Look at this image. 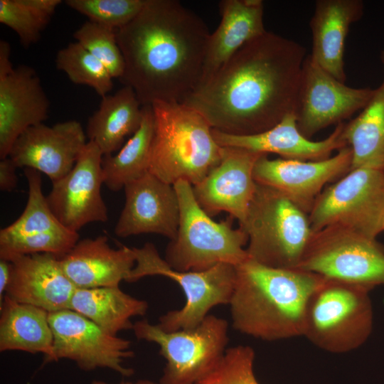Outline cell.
<instances>
[{
	"label": "cell",
	"instance_id": "6da1fadb",
	"mask_svg": "<svg viewBox=\"0 0 384 384\" xmlns=\"http://www.w3.org/2000/svg\"><path fill=\"white\" fill-rule=\"evenodd\" d=\"M306 49L266 31L242 46L182 103L213 129L252 135L294 113Z\"/></svg>",
	"mask_w": 384,
	"mask_h": 384
},
{
	"label": "cell",
	"instance_id": "7a4b0ae2",
	"mask_svg": "<svg viewBox=\"0 0 384 384\" xmlns=\"http://www.w3.org/2000/svg\"><path fill=\"white\" fill-rule=\"evenodd\" d=\"M210 33L203 20L176 0H146L117 30L124 60L119 79L142 105L182 103L200 85Z\"/></svg>",
	"mask_w": 384,
	"mask_h": 384
},
{
	"label": "cell",
	"instance_id": "3957f363",
	"mask_svg": "<svg viewBox=\"0 0 384 384\" xmlns=\"http://www.w3.org/2000/svg\"><path fill=\"white\" fill-rule=\"evenodd\" d=\"M230 305L234 329L265 341L303 335L311 294L324 277L301 269L263 265L248 258L235 266Z\"/></svg>",
	"mask_w": 384,
	"mask_h": 384
},
{
	"label": "cell",
	"instance_id": "277c9868",
	"mask_svg": "<svg viewBox=\"0 0 384 384\" xmlns=\"http://www.w3.org/2000/svg\"><path fill=\"white\" fill-rule=\"evenodd\" d=\"M151 107L154 132L149 172L171 185L180 180L198 183L221 159L222 147L212 127L183 103L155 102Z\"/></svg>",
	"mask_w": 384,
	"mask_h": 384
},
{
	"label": "cell",
	"instance_id": "5b68a950",
	"mask_svg": "<svg viewBox=\"0 0 384 384\" xmlns=\"http://www.w3.org/2000/svg\"><path fill=\"white\" fill-rule=\"evenodd\" d=\"M179 203L176 236L166 249L165 260L178 271H202L220 263L237 266L249 258L248 237L233 228V218L214 221L196 200L193 186L185 180L174 184Z\"/></svg>",
	"mask_w": 384,
	"mask_h": 384
},
{
	"label": "cell",
	"instance_id": "8992f818",
	"mask_svg": "<svg viewBox=\"0 0 384 384\" xmlns=\"http://www.w3.org/2000/svg\"><path fill=\"white\" fill-rule=\"evenodd\" d=\"M239 227L248 237L249 258L281 269L297 268L313 233L308 213L278 191L258 183Z\"/></svg>",
	"mask_w": 384,
	"mask_h": 384
},
{
	"label": "cell",
	"instance_id": "52a82bcc",
	"mask_svg": "<svg viewBox=\"0 0 384 384\" xmlns=\"http://www.w3.org/2000/svg\"><path fill=\"white\" fill-rule=\"evenodd\" d=\"M369 292L359 286L324 279L307 302L302 336L330 353L358 348L372 331Z\"/></svg>",
	"mask_w": 384,
	"mask_h": 384
},
{
	"label": "cell",
	"instance_id": "ba28073f",
	"mask_svg": "<svg viewBox=\"0 0 384 384\" xmlns=\"http://www.w3.org/2000/svg\"><path fill=\"white\" fill-rule=\"evenodd\" d=\"M133 249L136 265L128 282L146 276L161 275L175 281L184 292L185 305L159 318L158 326L162 330L169 332L193 328L213 307L230 303L235 282V265L220 263L202 271H178L161 257L151 242Z\"/></svg>",
	"mask_w": 384,
	"mask_h": 384
},
{
	"label": "cell",
	"instance_id": "9c48e42d",
	"mask_svg": "<svg viewBox=\"0 0 384 384\" xmlns=\"http://www.w3.org/2000/svg\"><path fill=\"white\" fill-rule=\"evenodd\" d=\"M138 339L154 342L166 361L160 384H196L223 358L228 342V324L207 315L196 326L165 331L146 319L134 324Z\"/></svg>",
	"mask_w": 384,
	"mask_h": 384
},
{
	"label": "cell",
	"instance_id": "30bf717a",
	"mask_svg": "<svg viewBox=\"0 0 384 384\" xmlns=\"http://www.w3.org/2000/svg\"><path fill=\"white\" fill-rule=\"evenodd\" d=\"M297 268L370 291L384 284V247L352 230L326 227L313 232Z\"/></svg>",
	"mask_w": 384,
	"mask_h": 384
},
{
	"label": "cell",
	"instance_id": "8fae6325",
	"mask_svg": "<svg viewBox=\"0 0 384 384\" xmlns=\"http://www.w3.org/2000/svg\"><path fill=\"white\" fill-rule=\"evenodd\" d=\"M309 218L313 232L336 226L375 239L384 218V170H350L324 188Z\"/></svg>",
	"mask_w": 384,
	"mask_h": 384
},
{
	"label": "cell",
	"instance_id": "7c38bea8",
	"mask_svg": "<svg viewBox=\"0 0 384 384\" xmlns=\"http://www.w3.org/2000/svg\"><path fill=\"white\" fill-rule=\"evenodd\" d=\"M49 322L53 334L51 362L69 359L85 371L105 368L125 377L134 373L124 366V360L134 356L129 340L110 334L72 309L50 313Z\"/></svg>",
	"mask_w": 384,
	"mask_h": 384
},
{
	"label": "cell",
	"instance_id": "4fadbf2b",
	"mask_svg": "<svg viewBox=\"0 0 384 384\" xmlns=\"http://www.w3.org/2000/svg\"><path fill=\"white\" fill-rule=\"evenodd\" d=\"M374 90L346 85L307 55L302 66L294 110L299 131L310 139L329 126L342 123L366 106Z\"/></svg>",
	"mask_w": 384,
	"mask_h": 384
},
{
	"label": "cell",
	"instance_id": "5bb4252c",
	"mask_svg": "<svg viewBox=\"0 0 384 384\" xmlns=\"http://www.w3.org/2000/svg\"><path fill=\"white\" fill-rule=\"evenodd\" d=\"M24 174L28 201L19 218L0 230V259L35 253L62 257L79 241V234L65 228L53 213L43 193L41 173L25 168Z\"/></svg>",
	"mask_w": 384,
	"mask_h": 384
},
{
	"label": "cell",
	"instance_id": "9a60e30c",
	"mask_svg": "<svg viewBox=\"0 0 384 384\" xmlns=\"http://www.w3.org/2000/svg\"><path fill=\"white\" fill-rule=\"evenodd\" d=\"M9 42L0 41V158L9 156L17 138L48 117L49 100L35 70L13 67Z\"/></svg>",
	"mask_w": 384,
	"mask_h": 384
},
{
	"label": "cell",
	"instance_id": "2e32d148",
	"mask_svg": "<svg viewBox=\"0 0 384 384\" xmlns=\"http://www.w3.org/2000/svg\"><path fill=\"white\" fill-rule=\"evenodd\" d=\"M102 158L97 146L88 141L73 169L52 182L51 191L46 196L48 204L60 223L70 231L78 233L88 223L108 220L101 194Z\"/></svg>",
	"mask_w": 384,
	"mask_h": 384
},
{
	"label": "cell",
	"instance_id": "e0dca14e",
	"mask_svg": "<svg viewBox=\"0 0 384 384\" xmlns=\"http://www.w3.org/2000/svg\"><path fill=\"white\" fill-rule=\"evenodd\" d=\"M351 164L348 145L320 161L270 159L264 154L255 164L253 176L257 183L278 191L309 214L325 186L345 176Z\"/></svg>",
	"mask_w": 384,
	"mask_h": 384
},
{
	"label": "cell",
	"instance_id": "ac0fdd59",
	"mask_svg": "<svg viewBox=\"0 0 384 384\" xmlns=\"http://www.w3.org/2000/svg\"><path fill=\"white\" fill-rule=\"evenodd\" d=\"M222 147L221 159L193 191L199 206L210 217L227 212L242 225L257 183L253 169L264 154L237 147Z\"/></svg>",
	"mask_w": 384,
	"mask_h": 384
},
{
	"label": "cell",
	"instance_id": "d6986e66",
	"mask_svg": "<svg viewBox=\"0 0 384 384\" xmlns=\"http://www.w3.org/2000/svg\"><path fill=\"white\" fill-rule=\"evenodd\" d=\"M86 144V134L76 120L50 127L42 123L17 138L9 157L17 168L37 170L54 182L73 169Z\"/></svg>",
	"mask_w": 384,
	"mask_h": 384
},
{
	"label": "cell",
	"instance_id": "ffe728a7",
	"mask_svg": "<svg viewBox=\"0 0 384 384\" xmlns=\"http://www.w3.org/2000/svg\"><path fill=\"white\" fill-rule=\"evenodd\" d=\"M125 203L114 228L120 238L156 233L174 240L179 223V203L174 185L148 172L127 183Z\"/></svg>",
	"mask_w": 384,
	"mask_h": 384
},
{
	"label": "cell",
	"instance_id": "44dd1931",
	"mask_svg": "<svg viewBox=\"0 0 384 384\" xmlns=\"http://www.w3.org/2000/svg\"><path fill=\"white\" fill-rule=\"evenodd\" d=\"M11 276L5 295L49 313L70 309L77 289L62 267L60 257L50 253L11 258Z\"/></svg>",
	"mask_w": 384,
	"mask_h": 384
},
{
	"label": "cell",
	"instance_id": "7402d4cb",
	"mask_svg": "<svg viewBox=\"0 0 384 384\" xmlns=\"http://www.w3.org/2000/svg\"><path fill=\"white\" fill-rule=\"evenodd\" d=\"M343 122L340 123L326 139L312 141L301 133L292 112L272 128L258 134L232 135L213 129L212 133L217 144L223 147H237L266 154L272 153L286 159L320 161L347 146L343 137Z\"/></svg>",
	"mask_w": 384,
	"mask_h": 384
},
{
	"label": "cell",
	"instance_id": "603a6c76",
	"mask_svg": "<svg viewBox=\"0 0 384 384\" xmlns=\"http://www.w3.org/2000/svg\"><path fill=\"white\" fill-rule=\"evenodd\" d=\"M64 272L76 288L119 287L128 281L136 265L133 247L113 249L107 237L79 240L65 255L60 257Z\"/></svg>",
	"mask_w": 384,
	"mask_h": 384
},
{
	"label": "cell",
	"instance_id": "cb8c5ba5",
	"mask_svg": "<svg viewBox=\"0 0 384 384\" xmlns=\"http://www.w3.org/2000/svg\"><path fill=\"white\" fill-rule=\"evenodd\" d=\"M361 0H318L309 27L312 46L309 54L323 69L342 82L346 75L343 55L351 25L363 15Z\"/></svg>",
	"mask_w": 384,
	"mask_h": 384
},
{
	"label": "cell",
	"instance_id": "d4e9b609",
	"mask_svg": "<svg viewBox=\"0 0 384 384\" xmlns=\"http://www.w3.org/2000/svg\"><path fill=\"white\" fill-rule=\"evenodd\" d=\"M218 6L221 20L208 38L199 86L207 82L242 46L266 31L262 1L222 0Z\"/></svg>",
	"mask_w": 384,
	"mask_h": 384
},
{
	"label": "cell",
	"instance_id": "484cf974",
	"mask_svg": "<svg viewBox=\"0 0 384 384\" xmlns=\"http://www.w3.org/2000/svg\"><path fill=\"white\" fill-rule=\"evenodd\" d=\"M0 351H21L44 354V363L51 362L53 334L49 312L9 297L0 305Z\"/></svg>",
	"mask_w": 384,
	"mask_h": 384
},
{
	"label": "cell",
	"instance_id": "4316f807",
	"mask_svg": "<svg viewBox=\"0 0 384 384\" xmlns=\"http://www.w3.org/2000/svg\"><path fill=\"white\" fill-rule=\"evenodd\" d=\"M142 119V105L137 95L130 87L124 86L102 97L99 108L87 120L86 136L103 156L112 155L127 137L138 130Z\"/></svg>",
	"mask_w": 384,
	"mask_h": 384
},
{
	"label": "cell",
	"instance_id": "83f0119b",
	"mask_svg": "<svg viewBox=\"0 0 384 384\" xmlns=\"http://www.w3.org/2000/svg\"><path fill=\"white\" fill-rule=\"evenodd\" d=\"M146 301L124 292L119 287L78 289L75 291L70 309L89 319L112 334L132 329L131 319L144 316L147 311Z\"/></svg>",
	"mask_w": 384,
	"mask_h": 384
},
{
	"label": "cell",
	"instance_id": "f1b7e54d",
	"mask_svg": "<svg viewBox=\"0 0 384 384\" xmlns=\"http://www.w3.org/2000/svg\"><path fill=\"white\" fill-rule=\"evenodd\" d=\"M352 151L351 169L384 170V78L360 114L343 129Z\"/></svg>",
	"mask_w": 384,
	"mask_h": 384
},
{
	"label": "cell",
	"instance_id": "f546056e",
	"mask_svg": "<svg viewBox=\"0 0 384 384\" xmlns=\"http://www.w3.org/2000/svg\"><path fill=\"white\" fill-rule=\"evenodd\" d=\"M143 119L138 130L115 155L104 156L102 161L104 183L112 191L149 172L154 117L151 105H143Z\"/></svg>",
	"mask_w": 384,
	"mask_h": 384
},
{
	"label": "cell",
	"instance_id": "4dcf8cb0",
	"mask_svg": "<svg viewBox=\"0 0 384 384\" xmlns=\"http://www.w3.org/2000/svg\"><path fill=\"white\" fill-rule=\"evenodd\" d=\"M55 64L73 83L92 87L101 97L113 88V78L107 69L78 42L60 49Z\"/></svg>",
	"mask_w": 384,
	"mask_h": 384
},
{
	"label": "cell",
	"instance_id": "1f68e13d",
	"mask_svg": "<svg viewBox=\"0 0 384 384\" xmlns=\"http://www.w3.org/2000/svg\"><path fill=\"white\" fill-rule=\"evenodd\" d=\"M73 37L105 65L112 78L122 76L125 65L116 30L87 21L74 32Z\"/></svg>",
	"mask_w": 384,
	"mask_h": 384
},
{
	"label": "cell",
	"instance_id": "d6a6232c",
	"mask_svg": "<svg viewBox=\"0 0 384 384\" xmlns=\"http://www.w3.org/2000/svg\"><path fill=\"white\" fill-rule=\"evenodd\" d=\"M146 0H66L70 9L90 21L118 30L129 23L142 10Z\"/></svg>",
	"mask_w": 384,
	"mask_h": 384
},
{
	"label": "cell",
	"instance_id": "836d02e7",
	"mask_svg": "<svg viewBox=\"0 0 384 384\" xmlns=\"http://www.w3.org/2000/svg\"><path fill=\"white\" fill-rule=\"evenodd\" d=\"M50 18L26 0H0L1 23L16 32L26 48L38 42Z\"/></svg>",
	"mask_w": 384,
	"mask_h": 384
},
{
	"label": "cell",
	"instance_id": "e575fe53",
	"mask_svg": "<svg viewBox=\"0 0 384 384\" xmlns=\"http://www.w3.org/2000/svg\"><path fill=\"white\" fill-rule=\"evenodd\" d=\"M254 360L250 346L230 348L216 367L196 384H260L254 373Z\"/></svg>",
	"mask_w": 384,
	"mask_h": 384
},
{
	"label": "cell",
	"instance_id": "d590c367",
	"mask_svg": "<svg viewBox=\"0 0 384 384\" xmlns=\"http://www.w3.org/2000/svg\"><path fill=\"white\" fill-rule=\"evenodd\" d=\"M17 167L8 156L0 161V189L1 191H11L17 186L16 174Z\"/></svg>",
	"mask_w": 384,
	"mask_h": 384
},
{
	"label": "cell",
	"instance_id": "8d00e7d4",
	"mask_svg": "<svg viewBox=\"0 0 384 384\" xmlns=\"http://www.w3.org/2000/svg\"><path fill=\"white\" fill-rule=\"evenodd\" d=\"M11 262L0 259V303L1 304L5 297L6 291L9 284L11 276Z\"/></svg>",
	"mask_w": 384,
	"mask_h": 384
},
{
	"label": "cell",
	"instance_id": "74e56055",
	"mask_svg": "<svg viewBox=\"0 0 384 384\" xmlns=\"http://www.w3.org/2000/svg\"><path fill=\"white\" fill-rule=\"evenodd\" d=\"M91 384H112V383H108L107 382L102 381V380H94L92 381ZM119 384H159V383H156L155 382H153L149 380H139L137 381L136 383L127 382V383H121Z\"/></svg>",
	"mask_w": 384,
	"mask_h": 384
},
{
	"label": "cell",
	"instance_id": "f35d334b",
	"mask_svg": "<svg viewBox=\"0 0 384 384\" xmlns=\"http://www.w3.org/2000/svg\"><path fill=\"white\" fill-rule=\"evenodd\" d=\"M380 58L383 65L384 66V49H383L380 52Z\"/></svg>",
	"mask_w": 384,
	"mask_h": 384
},
{
	"label": "cell",
	"instance_id": "ab89813d",
	"mask_svg": "<svg viewBox=\"0 0 384 384\" xmlns=\"http://www.w3.org/2000/svg\"><path fill=\"white\" fill-rule=\"evenodd\" d=\"M384 231V218L383 220V225H382V232Z\"/></svg>",
	"mask_w": 384,
	"mask_h": 384
}]
</instances>
